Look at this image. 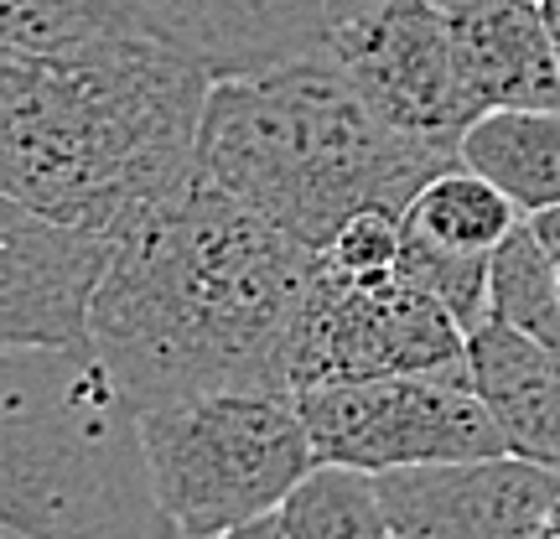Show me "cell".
Returning <instances> with one entry per match:
<instances>
[{
  "instance_id": "cell-1",
  "label": "cell",
  "mask_w": 560,
  "mask_h": 539,
  "mask_svg": "<svg viewBox=\"0 0 560 539\" xmlns=\"http://www.w3.org/2000/svg\"><path fill=\"white\" fill-rule=\"evenodd\" d=\"M317 249L192 177L125 223L94 348L140 410L208 389H291Z\"/></svg>"
},
{
  "instance_id": "cell-2",
  "label": "cell",
  "mask_w": 560,
  "mask_h": 539,
  "mask_svg": "<svg viewBox=\"0 0 560 539\" xmlns=\"http://www.w3.org/2000/svg\"><path fill=\"white\" fill-rule=\"evenodd\" d=\"M213 73L172 37L47 62L0 47V198L125 234L198 177Z\"/></svg>"
},
{
  "instance_id": "cell-3",
  "label": "cell",
  "mask_w": 560,
  "mask_h": 539,
  "mask_svg": "<svg viewBox=\"0 0 560 539\" xmlns=\"http://www.w3.org/2000/svg\"><path fill=\"white\" fill-rule=\"evenodd\" d=\"M452 161L462 145L389 125L332 52L213 79L198 145L202 177L312 249L369 208L405 219Z\"/></svg>"
},
{
  "instance_id": "cell-4",
  "label": "cell",
  "mask_w": 560,
  "mask_h": 539,
  "mask_svg": "<svg viewBox=\"0 0 560 539\" xmlns=\"http://www.w3.org/2000/svg\"><path fill=\"white\" fill-rule=\"evenodd\" d=\"M140 405L94 342L0 353V539H151Z\"/></svg>"
},
{
  "instance_id": "cell-5",
  "label": "cell",
  "mask_w": 560,
  "mask_h": 539,
  "mask_svg": "<svg viewBox=\"0 0 560 539\" xmlns=\"http://www.w3.org/2000/svg\"><path fill=\"white\" fill-rule=\"evenodd\" d=\"M156 508L192 535L276 514L312 467L317 446L296 389H208L140 410Z\"/></svg>"
},
{
  "instance_id": "cell-6",
  "label": "cell",
  "mask_w": 560,
  "mask_h": 539,
  "mask_svg": "<svg viewBox=\"0 0 560 539\" xmlns=\"http://www.w3.org/2000/svg\"><path fill=\"white\" fill-rule=\"evenodd\" d=\"M301 415H306L317 461L359 467L374 478L400 467L509 457L472 379H452V374L317 384V389H301Z\"/></svg>"
},
{
  "instance_id": "cell-7",
  "label": "cell",
  "mask_w": 560,
  "mask_h": 539,
  "mask_svg": "<svg viewBox=\"0 0 560 539\" xmlns=\"http://www.w3.org/2000/svg\"><path fill=\"white\" fill-rule=\"evenodd\" d=\"M389 374L467 379V327L416 280H342L322 265L291 342V389Z\"/></svg>"
},
{
  "instance_id": "cell-8",
  "label": "cell",
  "mask_w": 560,
  "mask_h": 539,
  "mask_svg": "<svg viewBox=\"0 0 560 539\" xmlns=\"http://www.w3.org/2000/svg\"><path fill=\"white\" fill-rule=\"evenodd\" d=\"M120 234L0 198V348L94 342V301Z\"/></svg>"
},
{
  "instance_id": "cell-9",
  "label": "cell",
  "mask_w": 560,
  "mask_h": 539,
  "mask_svg": "<svg viewBox=\"0 0 560 539\" xmlns=\"http://www.w3.org/2000/svg\"><path fill=\"white\" fill-rule=\"evenodd\" d=\"M332 58L389 125L462 145L467 115L457 94L452 11L436 0H380L332 32Z\"/></svg>"
},
{
  "instance_id": "cell-10",
  "label": "cell",
  "mask_w": 560,
  "mask_h": 539,
  "mask_svg": "<svg viewBox=\"0 0 560 539\" xmlns=\"http://www.w3.org/2000/svg\"><path fill=\"white\" fill-rule=\"evenodd\" d=\"M380 499L395 539H560V472L524 457L400 467Z\"/></svg>"
},
{
  "instance_id": "cell-11",
  "label": "cell",
  "mask_w": 560,
  "mask_h": 539,
  "mask_svg": "<svg viewBox=\"0 0 560 539\" xmlns=\"http://www.w3.org/2000/svg\"><path fill=\"white\" fill-rule=\"evenodd\" d=\"M452 42L467 125L488 109H560V58L540 0H457Z\"/></svg>"
},
{
  "instance_id": "cell-12",
  "label": "cell",
  "mask_w": 560,
  "mask_h": 539,
  "mask_svg": "<svg viewBox=\"0 0 560 539\" xmlns=\"http://www.w3.org/2000/svg\"><path fill=\"white\" fill-rule=\"evenodd\" d=\"M166 37L208 62L213 79H244L280 62L332 52L327 0H145Z\"/></svg>"
},
{
  "instance_id": "cell-13",
  "label": "cell",
  "mask_w": 560,
  "mask_h": 539,
  "mask_svg": "<svg viewBox=\"0 0 560 539\" xmlns=\"http://www.w3.org/2000/svg\"><path fill=\"white\" fill-rule=\"evenodd\" d=\"M467 379L499 425L503 452L560 472V359L488 317L467 332Z\"/></svg>"
},
{
  "instance_id": "cell-14",
  "label": "cell",
  "mask_w": 560,
  "mask_h": 539,
  "mask_svg": "<svg viewBox=\"0 0 560 539\" xmlns=\"http://www.w3.org/2000/svg\"><path fill=\"white\" fill-rule=\"evenodd\" d=\"M166 37L145 0H0V47L47 62H83Z\"/></svg>"
},
{
  "instance_id": "cell-15",
  "label": "cell",
  "mask_w": 560,
  "mask_h": 539,
  "mask_svg": "<svg viewBox=\"0 0 560 539\" xmlns=\"http://www.w3.org/2000/svg\"><path fill=\"white\" fill-rule=\"evenodd\" d=\"M462 166L514 198L524 219L560 208V109H488L462 130Z\"/></svg>"
},
{
  "instance_id": "cell-16",
  "label": "cell",
  "mask_w": 560,
  "mask_h": 539,
  "mask_svg": "<svg viewBox=\"0 0 560 539\" xmlns=\"http://www.w3.org/2000/svg\"><path fill=\"white\" fill-rule=\"evenodd\" d=\"M405 234L436 244L446 255H467V260H493L499 244L524 223V213L514 208L509 192H499L493 181L452 161L446 172L420 187L410 208H405Z\"/></svg>"
},
{
  "instance_id": "cell-17",
  "label": "cell",
  "mask_w": 560,
  "mask_h": 539,
  "mask_svg": "<svg viewBox=\"0 0 560 539\" xmlns=\"http://www.w3.org/2000/svg\"><path fill=\"white\" fill-rule=\"evenodd\" d=\"M291 539H395L380 499V478L338 461H317L280 503Z\"/></svg>"
},
{
  "instance_id": "cell-18",
  "label": "cell",
  "mask_w": 560,
  "mask_h": 539,
  "mask_svg": "<svg viewBox=\"0 0 560 539\" xmlns=\"http://www.w3.org/2000/svg\"><path fill=\"white\" fill-rule=\"evenodd\" d=\"M493 317L520 327L524 338L560 359V276L529 219L493 255Z\"/></svg>"
},
{
  "instance_id": "cell-19",
  "label": "cell",
  "mask_w": 560,
  "mask_h": 539,
  "mask_svg": "<svg viewBox=\"0 0 560 539\" xmlns=\"http://www.w3.org/2000/svg\"><path fill=\"white\" fill-rule=\"evenodd\" d=\"M322 265L342 280H384L400 276V219L369 208L359 219H348L322 249Z\"/></svg>"
},
{
  "instance_id": "cell-20",
  "label": "cell",
  "mask_w": 560,
  "mask_h": 539,
  "mask_svg": "<svg viewBox=\"0 0 560 539\" xmlns=\"http://www.w3.org/2000/svg\"><path fill=\"white\" fill-rule=\"evenodd\" d=\"M219 539H291V535H285L280 508H276V514H260V519H249V524H234V529H229V535H219Z\"/></svg>"
},
{
  "instance_id": "cell-21",
  "label": "cell",
  "mask_w": 560,
  "mask_h": 539,
  "mask_svg": "<svg viewBox=\"0 0 560 539\" xmlns=\"http://www.w3.org/2000/svg\"><path fill=\"white\" fill-rule=\"evenodd\" d=\"M529 229L540 234L545 255L556 260V276H560V208H550V213H535V219H529Z\"/></svg>"
},
{
  "instance_id": "cell-22",
  "label": "cell",
  "mask_w": 560,
  "mask_h": 539,
  "mask_svg": "<svg viewBox=\"0 0 560 539\" xmlns=\"http://www.w3.org/2000/svg\"><path fill=\"white\" fill-rule=\"evenodd\" d=\"M380 0H327V11H332V32H338L342 21H359L363 11H374Z\"/></svg>"
},
{
  "instance_id": "cell-23",
  "label": "cell",
  "mask_w": 560,
  "mask_h": 539,
  "mask_svg": "<svg viewBox=\"0 0 560 539\" xmlns=\"http://www.w3.org/2000/svg\"><path fill=\"white\" fill-rule=\"evenodd\" d=\"M151 539H208V535H192V529H182V524H172L166 514H161L156 529H151Z\"/></svg>"
},
{
  "instance_id": "cell-24",
  "label": "cell",
  "mask_w": 560,
  "mask_h": 539,
  "mask_svg": "<svg viewBox=\"0 0 560 539\" xmlns=\"http://www.w3.org/2000/svg\"><path fill=\"white\" fill-rule=\"evenodd\" d=\"M540 16L550 26V42H556V58H560V0H540Z\"/></svg>"
},
{
  "instance_id": "cell-25",
  "label": "cell",
  "mask_w": 560,
  "mask_h": 539,
  "mask_svg": "<svg viewBox=\"0 0 560 539\" xmlns=\"http://www.w3.org/2000/svg\"><path fill=\"white\" fill-rule=\"evenodd\" d=\"M436 5H446V11H452V5H457V0H436Z\"/></svg>"
}]
</instances>
